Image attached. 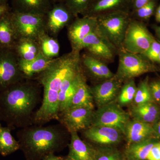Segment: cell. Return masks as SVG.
Instances as JSON below:
<instances>
[{"instance_id":"obj_42","label":"cell","mask_w":160,"mask_h":160,"mask_svg":"<svg viewBox=\"0 0 160 160\" xmlns=\"http://www.w3.org/2000/svg\"><path fill=\"white\" fill-rule=\"evenodd\" d=\"M155 19L157 22L160 23V5L156 9L155 11Z\"/></svg>"},{"instance_id":"obj_38","label":"cell","mask_w":160,"mask_h":160,"mask_svg":"<svg viewBox=\"0 0 160 160\" xmlns=\"http://www.w3.org/2000/svg\"><path fill=\"white\" fill-rule=\"evenodd\" d=\"M151 1L152 0H131L130 9L132 11H135Z\"/></svg>"},{"instance_id":"obj_45","label":"cell","mask_w":160,"mask_h":160,"mask_svg":"<svg viewBox=\"0 0 160 160\" xmlns=\"http://www.w3.org/2000/svg\"><path fill=\"white\" fill-rule=\"evenodd\" d=\"M52 1H54V2H64L65 0H52Z\"/></svg>"},{"instance_id":"obj_22","label":"cell","mask_w":160,"mask_h":160,"mask_svg":"<svg viewBox=\"0 0 160 160\" xmlns=\"http://www.w3.org/2000/svg\"><path fill=\"white\" fill-rule=\"evenodd\" d=\"M130 114L133 119L152 125L160 118V108L153 102L133 105Z\"/></svg>"},{"instance_id":"obj_8","label":"cell","mask_w":160,"mask_h":160,"mask_svg":"<svg viewBox=\"0 0 160 160\" xmlns=\"http://www.w3.org/2000/svg\"><path fill=\"white\" fill-rule=\"evenodd\" d=\"M86 49L88 54L97 58L104 62L114 59L118 49L98 30L86 36L78 45L74 51L80 52Z\"/></svg>"},{"instance_id":"obj_41","label":"cell","mask_w":160,"mask_h":160,"mask_svg":"<svg viewBox=\"0 0 160 160\" xmlns=\"http://www.w3.org/2000/svg\"><path fill=\"white\" fill-rule=\"evenodd\" d=\"M43 160H66V159L65 157L57 156L54 154H52L46 157Z\"/></svg>"},{"instance_id":"obj_40","label":"cell","mask_w":160,"mask_h":160,"mask_svg":"<svg viewBox=\"0 0 160 160\" xmlns=\"http://www.w3.org/2000/svg\"><path fill=\"white\" fill-rule=\"evenodd\" d=\"M9 8L8 4L4 5V4H0V18L7 12H9Z\"/></svg>"},{"instance_id":"obj_16","label":"cell","mask_w":160,"mask_h":160,"mask_svg":"<svg viewBox=\"0 0 160 160\" xmlns=\"http://www.w3.org/2000/svg\"><path fill=\"white\" fill-rule=\"evenodd\" d=\"M83 74L81 66L68 75L63 81L59 95V114L68 108Z\"/></svg>"},{"instance_id":"obj_47","label":"cell","mask_w":160,"mask_h":160,"mask_svg":"<svg viewBox=\"0 0 160 160\" xmlns=\"http://www.w3.org/2000/svg\"><path fill=\"white\" fill-rule=\"evenodd\" d=\"M158 62L160 64V53L159 55L158 58Z\"/></svg>"},{"instance_id":"obj_23","label":"cell","mask_w":160,"mask_h":160,"mask_svg":"<svg viewBox=\"0 0 160 160\" xmlns=\"http://www.w3.org/2000/svg\"><path fill=\"white\" fill-rule=\"evenodd\" d=\"M13 11L46 15L52 7V0H12Z\"/></svg>"},{"instance_id":"obj_10","label":"cell","mask_w":160,"mask_h":160,"mask_svg":"<svg viewBox=\"0 0 160 160\" xmlns=\"http://www.w3.org/2000/svg\"><path fill=\"white\" fill-rule=\"evenodd\" d=\"M18 58L12 49H0V92L26 79L19 68Z\"/></svg>"},{"instance_id":"obj_20","label":"cell","mask_w":160,"mask_h":160,"mask_svg":"<svg viewBox=\"0 0 160 160\" xmlns=\"http://www.w3.org/2000/svg\"><path fill=\"white\" fill-rule=\"evenodd\" d=\"M81 63L82 67L95 78L104 81L114 77L105 62L88 53L81 57Z\"/></svg>"},{"instance_id":"obj_6","label":"cell","mask_w":160,"mask_h":160,"mask_svg":"<svg viewBox=\"0 0 160 160\" xmlns=\"http://www.w3.org/2000/svg\"><path fill=\"white\" fill-rule=\"evenodd\" d=\"M11 18L18 39L27 38L37 41L45 32L46 15L11 12Z\"/></svg>"},{"instance_id":"obj_1","label":"cell","mask_w":160,"mask_h":160,"mask_svg":"<svg viewBox=\"0 0 160 160\" xmlns=\"http://www.w3.org/2000/svg\"><path fill=\"white\" fill-rule=\"evenodd\" d=\"M81 66L79 52H71L56 58L48 68L38 75V82L43 88L42 105L33 116V125L43 126L58 119L59 95L66 77Z\"/></svg>"},{"instance_id":"obj_5","label":"cell","mask_w":160,"mask_h":160,"mask_svg":"<svg viewBox=\"0 0 160 160\" xmlns=\"http://www.w3.org/2000/svg\"><path fill=\"white\" fill-rule=\"evenodd\" d=\"M119 50L118 66L115 77L121 82L154 71L153 65L142 54Z\"/></svg>"},{"instance_id":"obj_36","label":"cell","mask_w":160,"mask_h":160,"mask_svg":"<svg viewBox=\"0 0 160 160\" xmlns=\"http://www.w3.org/2000/svg\"><path fill=\"white\" fill-rule=\"evenodd\" d=\"M152 101L160 106V80L149 83Z\"/></svg>"},{"instance_id":"obj_30","label":"cell","mask_w":160,"mask_h":160,"mask_svg":"<svg viewBox=\"0 0 160 160\" xmlns=\"http://www.w3.org/2000/svg\"><path fill=\"white\" fill-rule=\"evenodd\" d=\"M137 86L134 79L126 82L122 86L117 97V103L120 106L128 105L134 99Z\"/></svg>"},{"instance_id":"obj_46","label":"cell","mask_w":160,"mask_h":160,"mask_svg":"<svg viewBox=\"0 0 160 160\" xmlns=\"http://www.w3.org/2000/svg\"><path fill=\"white\" fill-rule=\"evenodd\" d=\"M65 158H66V160H74L71 158H69V157L68 156L66 157Z\"/></svg>"},{"instance_id":"obj_4","label":"cell","mask_w":160,"mask_h":160,"mask_svg":"<svg viewBox=\"0 0 160 160\" xmlns=\"http://www.w3.org/2000/svg\"><path fill=\"white\" fill-rule=\"evenodd\" d=\"M131 17L130 12L122 10L99 15L96 17L97 29L117 49H121Z\"/></svg>"},{"instance_id":"obj_15","label":"cell","mask_w":160,"mask_h":160,"mask_svg":"<svg viewBox=\"0 0 160 160\" xmlns=\"http://www.w3.org/2000/svg\"><path fill=\"white\" fill-rule=\"evenodd\" d=\"M97 28L96 17L83 16L76 17L69 25L68 29V36L71 43L72 50H74L80 42L86 36L94 31Z\"/></svg>"},{"instance_id":"obj_11","label":"cell","mask_w":160,"mask_h":160,"mask_svg":"<svg viewBox=\"0 0 160 160\" xmlns=\"http://www.w3.org/2000/svg\"><path fill=\"white\" fill-rule=\"evenodd\" d=\"M94 112V109L87 107L68 108L59 113L58 121L69 133L78 132L92 126Z\"/></svg>"},{"instance_id":"obj_9","label":"cell","mask_w":160,"mask_h":160,"mask_svg":"<svg viewBox=\"0 0 160 160\" xmlns=\"http://www.w3.org/2000/svg\"><path fill=\"white\" fill-rule=\"evenodd\" d=\"M130 115L114 101L94 111L92 126H106L116 128L124 134Z\"/></svg>"},{"instance_id":"obj_7","label":"cell","mask_w":160,"mask_h":160,"mask_svg":"<svg viewBox=\"0 0 160 160\" xmlns=\"http://www.w3.org/2000/svg\"><path fill=\"white\" fill-rule=\"evenodd\" d=\"M154 39L142 23L131 19L121 49L131 53L142 54L149 49Z\"/></svg>"},{"instance_id":"obj_32","label":"cell","mask_w":160,"mask_h":160,"mask_svg":"<svg viewBox=\"0 0 160 160\" xmlns=\"http://www.w3.org/2000/svg\"><path fill=\"white\" fill-rule=\"evenodd\" d=\"M92 0H65L64 4L75 17L79 14H84Z\"/></svg>"},{"instance_id":"obj_24","label":"cell","mask_w":160,"mask_h":160,"mask_svg":"<svg viewBox=\"0 0 160 160\" xmlns=\"http://www.w3.org/2000/svg\"><path fill=\"white\" fill-rule=\"evenodd\" d=\"M18 39L9 11L0 18V49H12Z\"/></svg>"},{"instance_id":"obj_21","label":"cell","mask_w":160,"mask_h":160,"mask_svg":"<svg viewBox=\"0 0 160 160\" xmlns=\"http://www.w3.org/2000/svg\"><path fill=\"white\" fill-rule=\"evenodd\" d=\"M55 59H49L40 53L36 58L29 61L18 58L19 68L26 79H30L33 77L45 71L53 62Z\"/></svg>"},{"instance_id":"obj_37","label":"cell","mask_w":160,"mask_h":160,"mask_svg":"<svg viewBox=\"0 0 160 160\" xmlns=\"http://www.w3.org/2000/svg\"><path fill=\"white\" fill-rule=\"evenodd\" d=\"M147 160H160V142L154 143L147 156Z\"/></svg>"},{"instance_id":"obj_48","label":"cell","mask_w":160,"mask_h":160,"mask_svg":"<svg viewBox=\"0 0 160 160\" xmlns=\"http://www.w3.org/2000/svg\"><path fill=\"white\" fill-rule=\"evenodd\" d=\"M155 29H158V30H160V26H156V27H155Z\"/></svg>"},{"instance_id":"obj_17","label":"cell","mask_w":160,"mask_h":160,"mask_svg":"<svg viewBox=\"0 0 160 160\" xmlns=\"http://www.w3.org/2000/svg\"><path fill=\"white\" fill-rule=\"evenodd\" d=\"M124 135L128 145L155 138L152 125L133 119L129 120L126 125Z\"/></svg>"},{"instance_id":"obj_19","label":"cell","mask_w":160,"mask_h":160,"mask_svg":"<svg viewBox=\"0 0 160 160\" xmlns=\"http://www.w3.org/2000/svg\"><path fill=\"white\" fill-rule=\"evenodd\" d=\"M69 152L67 156L74 160H94L97 149L81 139L78 132L70 133Z\"/></svg>"},{"instance_id":"obj_12","label":"cell","mask_w":160,"mask_h":160,"mask_svg":"<svg viewBox=\"0 0 160 160\" xmlns=\"http://www.w3.org/2000/svg\"><path fill=\"white\" fill-rule=\"evenodd\" d=\"M86 139L92 142L111 146L118 144L122 139V132L116 128L106 126H91L83 131Z\"/></svg>"},{"instance_id":"obj_29","label":"cell","mask_w":160,"mask_h":160,"mask_svg":"<svg viewBox=\"0 0 160 160\" xmlns=\"http://www.w3.org/2000/svg\"><path fill=\"white\" fill-rule=\"evenodd\" d=\"M38 42L41 53L44 56L52 59L58 57L60 45L56 39L45 32L38 39Z\"/></svg>"},{"instance_id":"obj_44","label":"cell","mask_w":160,"mask_h":160,"mask_svg":"<svg viewBox=\"0 0 160 160\" xmlns=\"http://www.w3.org/2000/svg\"><path fill=\"white\" fill-rule=\"evenodd\" d=\"M155 30L157 34L158 37L160 39V30L156 29H155Z\"/></svg>"},{"instance_id":"obj_43","label":"cell","mask_w":160,"mask_h":160,"mask_svg":"<svg viewBox=\"0 0 160 160\" xmlns=\"http://www.w3.org/2000/svg\"><path fill=\"white\" fill-rule=\"evenodd\" d=\"M9 0H0V4H4V5H7Z\"/></svg>"},{"instance_id":"obj_28","label":"cell","mask_w":160,"mask_h":160,"mask_svg":"<svg viewBox=\"0 0 160 160\" xmlns=\"http://www.w3.org/2000/svg\"><path fill=\"white\" fill-rule=\"evenodd\" d=\"M12 129L0 123V154L5 157L20 149L19 143L11 134Z\"/></svg>"},{"instance_id":"obj_2","label":"cell","mask_w":160,"mask_h":160,"mask_svg":"<svg viewBox=\"0 0 160 160\" xmlns=\"http://www.w3.org/2000/svg\"><path fill=\"white\" fill-rule=\"evenodd\" d=\"M38 82L25 79L0 92V121L12 129L33 125L35 109L41 100Z\"/></svg>"},{"instance_id":"obj_27","label":"cell","mask_w":160,"mask_h":160,"mask_svg":"<svg viewBox=\"0 0 160 160\" xmlns=\"http://www.w3.org/2000/svg\"><path fill=\"white\" fill-rule=\"evenodd\" d=\"M155 138L128 145L125 151L127 160H147L152 147L157 142Z\"/></svg>"},{"instance_id":"obj_35","label":"cell","mask_w":160,"mask_h":160,"mask_svg":"<svg viewBox=\"0 0 160 160\" xmlns=\"http://www.w3.org/2000/svg\"><path fill=\"white\" fill-rule=\"evenodd\" d=\"M160 53V43L154 39L149 49L142 55L149 61L158 62Z\"/></svg>"},{"instance_id":"obj_18","label":"cell","mask_w":160,"mask_h":160,"mask_svg":"<svg viewBox=\"0 0 160 160\" xmlns=\"http://www.w3.org/2000/svg\"><path fill=\"white\" fill-rule=\"evenodd\" d=\"M130 4L131 0H92L83 16L97 17L119 10L129 12Z\"/></svg>"},{"instance_id":"obj_34","label":"cell","mask_w":160,"mask_h":160,"mask_svg":"<svg viewBox=\"0 0 160 160\" xmlns=\"http://www.w3.org/2000/svg\"><path fill=\"white\" fill-rule=\"evenodd\" d=\"M156 8V2L155 0H152L141 8L132 11V14L138 19L148 20L154 13Z\"/></svg>"},{"instance_id":"obj_3","label":"cell","mask_w":160,"mask_h":160,"mask_svg":"<svg viewBox=\"0 0 160 160\" xmlns=\"http://www.w3.org/2000/svg\"><path fill=\"white\" fill-rule=\"evenodd\" d=\"M69 133L60 123L46 126L33 125L20 129L17 136L26 160H43L68 146Z\"/></svg>"},{"instance_id":"obj_14","label":"cell","mask_w":160,"mask_h":160,"mask_svg":"<svg viewBox=\"0 0 160 160\" xmlns=\"http://www.w3.org/2000/svg\"><path fill=\"white\" fill-rule=\"evenodd\" d=\"M122 84L114 76L90 88L94 102L98 108L113 102L122 88Z\"/></svg>"},{"instance_id":"obj_33","label":"cell","mask_w":160,"mask_h":160,"mask_svg":"<svg viewBox=\"0 0 160 160\" xmlns=\"http://www.w3.org/2000/svg\"><path fill=\"white\" fill-rule=\"evenodd\" d=\"M94 160H123V157L117 149L105 147L97 149Z\"/></svg>"},{"instance_id":"obj_25","label":"cell","mask_w":160,"mask_h":160,"mask_svg":"<svg viewBox=\"0 0 160 160\" xmlns=\"http://www.w3.org/2000/svg\"><path fill=\"white\" fill-rule=\"evenodd\" d=\"M78 107H87L94 109L93 97L90 88L86 82V78L84 74L80 79L76 91L67 109Z\"/></svg>"},{"instance_id":"obj_39","label":"cell","mask_w":160,"mask_h":160,"mask_svg":"<svg viewBox=\"0 0 160 160\" xmlns=\"http://www.w3.org/2000/svg\"><path fill=\"white\" fill-rule=\"evenodd\" d=\"M155 138L160 139V118L152 125Z\"/></svg>"},{"instance_id":"obj_13","label":"cell","mask_w":160,"mask_h":160,"mask_svg":"<svg viewBox=\"0 0 160 160\" xmlns=\"http://www.w3.org/2000/svg\"><path fill=\"white\" fill-rule=\"evenodd\" d=\"M46 16V31L52 35H57L75 17L63 2L53 5Z\"/></svg>"},{"instance_id":"obj_31","label":"cell","mask_w":160,"mask_h":160,"mask_svg":"<svg viewBox=\"0 0 160 160\" xmlns=\"http://www.w3.org/2000/svg\"><path fill=\"white\" fill-rule=\"evenodd\" d=\"M133 101V105H140L153 102L148 78H146L145 79L141 81L137 86Z\"/></svg>"},{"instance_id":"obj_26","label":"cell","mask_w":160,"mask_h":160,"mask_svg":"<svg viewBox=\"0 0 160 160\" xmlns=\"http://www.w3.org/2000/svg\"><path fill=\"white\" fill-rule=\"evenodd\" d=\"M12 49L19 59L25 61L33 59L41 53L38 41L27 38L18 39Z\"/></svg>"}]
</instances>
